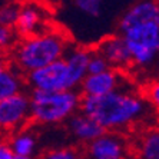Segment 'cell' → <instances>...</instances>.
<instances>
[{
	"instance_id": "cell-1",
	"label": "cell",
	"mask_w": 159,
	"mask_h": 159,
	"mask_svg": "<svg viewBox=\"0 0 159 159\" xmlns=\"http://www.w3.org/2000/svg\"><path fill=\"white\" fill-rule=\"evenodd\" d=\"M118 30L129 49L132 66L138 69L152 66L159 57V2L133 3L120 16Z\"/></svg>"
},
{
	"instance_id": "cell-2",
	"label": "cell",
	"mask_w": 159,
	"mask_h": 159,
	"mask_svg": "<svg viewBox=\"0 0 159 159\" xmlns=\"http://www.w3.org/2000/svg\"><path fill=\"white\" fill-rule=\"evenodd\" d=\"M79 111L93 118L105 130L119 132L142 122L153 109L142 95L123 85L100 96L82 95Z\"/></svg>"
},
{
	"instance_id": "cell-3",
	"label": "cell",
	"mask_w": 159,
	"mask_h": 159,
	"mask_svg": "<svg viewBox=\"0 0 159 159\" xmlns=\"http://www.w3.org/2000/svg\"><path fill=\"white\" fill-rule=\"evenodd\" d=\"M69 46L70 44L65 34L48 29L19 40L13 48V63L20 73L26 75L37 67L62 59Z\"/></svg>"
},
{
	"instance_id": "cell-4",
	"label": "cell",
	"mask_w": 159,
	"mask_h": 159,
	"mask_svg": "<svg viewBox=\"0 0 159 159\" xmlns=\"http://www.w3.org/2000/svg\"><path fill=\"white\" fill-rule=\"evenodd\" d=\"M30 119L40 125H57L66 122L80 109L82 93L76 89L37 90L32 89Z\"/></svg>"
},
{
	"instance_id": "cell-5",
	"label": "cell",
	"mask_w": 159,
	"mask_h": 159,
	"mask_svg": "<svg viewBox=\"0 0 159 159\" xmlns=\"http://www.w3.org/2000/svg\"><path fill=\"white\" fill-rule=\"evenodd\" d=\"M26 83L30 89L37 90H63L72 89L69 82L66 62L57 59L42 67L26 73Z\"/></svg>"
},
{
	"instance_id": "cell-6",
	"label": "cell",
	"mask_w": 159,
	"mask_h": 159,
	"mask_svg": "<svg viewBox=\"0 0 159 159\" xmlns=\"http://www.w3.org/2000/svg\"><path fill=\"white\" fill-rule=\"evenodd\" d=\"M30 119V98L23 90L0 100V129L15 130Z\"/></svg>"
},
{
	"instance_id": "cell-7",
	"label": "cell",
	"mask_w": 159,
	"mask_h": 159,
	"mask_svg": "<svg viewBox=\"0 0 159 159\" xmlns=\"http://www.w3.org/2000/svg\"><path fill=\"white\" fill-rule=\"evenodd\" d=\"M86 155L92 159H122L129 155V149L123 136L105 130L86 145Z\"/></svg>"
},
{
	"instance_id": "cell-8",
	"label": "cell",
	"mask_w": 159,
	"mask_h": 159,
	"mask_svg": "<svg viewBox=\"0 0 159 159\" xmlns=\"http://www.w3.org/2000/svg\"><path fill=\"white\" fill-rule=\"evenodd\" d=\"M48 20L49 13L44 6L36 2H26L20 4L15 27L20 36H32L48 30Z\"/></svg>"
},
{
	"instance_id": "cell-9",
	"label": "cell",
	"mask_w": 159,
	"mask_h": 159,
	"mask_svg": "<svg viewBox=\"0 0 159 159\" xmlns=\"http://www.w3.org/2000/svg\"><path fill=\"white\" fill-rule=\"evenodd\" d=\"M123 85H126L125 78L119 72V69L109 67L99 73H88L85 79L82 80L79 89H80L82 95L100 96V95L109 93L112 90H116Z\"/></svg>"
},
{
	"instance_id": "cell-10",
	"label": "cell",
	"mask_w": 159,
	"mask_h": 159,
	"mask_svg": "<svg viewBox=\"0 0 159 159\" xmlns=\"http://www.w3.org/2000/svg\"><path fill=\"white\" fill-rule=\"evenodd\" d=\"M96 52H99L107 60L111 67L125 69L128 66H132L129 49L126 46L125 39L119 33L113 34V36H107L102 42H99Z\"/></svg>"
},
{
	"instance_id": "cell-11",
	"label": "cell",
	"mask_w": 159,
	"mask_h": 159,
	"mask_svg": "<svg viewBox=\"0 0 159 159\" xmlns=\"http://www.w3.org/2000/svg\"><path fill=\"white\" fill-rule=\"evenodd\" d=\"M66 126L69 133L72 135L76 142L88 145L90 141L98 138L100 133H103L105 129L93 118L83 112H76L66 120Z\"/></svg>"
},
{
	"instance_id": "cell-12",
	"label": "cell",
	"mask_w": 159,
	"mask_h": 159,
	"mask_svg": "<svg viewBox=\"0 0 159 159\" xmlns=\"http://www.w3.org/2000/svg\"><path fill=\"white\" fill-rule=\"evenodd\" d=\"M89 49L75 46V48H67L66 53L63 55V60L66 62L67 73H69V82H70L72 89H79L82 80L88 75V62L90 57Z\"/></svg>"
},
{
	"instance_id": "cell-13",
	"label": "cell",
	"mask_w": 159,
	"mask_h": 159,
	"mask_svg": "<svg viewBox=\"0 0 159 159\" xmlns=\"http://www.w3.org/2000/svg\"><path fill=\"white\" fill-rule=\"evenodd\" d=\"M10 148L15 159H29L36 155L37 139L30 130H20L11 138Z\"/></svg>"
},
{
	"instance_id": "cell-14",
	"label": "cell",
	"mask_w": 159,
	"mask_h": 159,
	"mask_svg": "<svg viewBox=\"0 0 159 159\" xmlns=\"http://www.w3.org/2000/svg\"><path fill=\"white\" fill-rule=\"evenodd\" d=\"M22 89L23 80L20 78V72L13 70L0 60V100L20 92Z\"/></svg>"
},
{
	"instance_id": "cell-15",
	"label": "cell",
	"mask_w": 159,
	"mask_h": 159,
	"mask_svg": "<svg viewBox=\"0 0 159 159\" xmlns=\"http://www.w3.org/2000/svg\"><path fill=\"white\" fill-rule=\"evenodd\" d=\"M138 156L143 159H159V128L146 130L138 142Z\"/></svg>"
},
{
	"instance_id": "cell-16",
	"label": "cell",
	"mask_w": 159,
	"mask_h": 159,
	"mask_svg": "<svg viewBox=\"0 0 159 159\" xmlns=\"http://www.w3.org/2000/svg\"><path fill=\"white\" fill-rule=\"evenodd\" d=\"M19 42V33L15 26H7L0 23V49L6 50H13Z\"/></svg>"
},
{
	"instance_id": "cell-17",
	"label": "cell",
	"mask_w": 159,
	"mask_h": 159,
	"mask_svg": "<svg viewBox=\"0 0 159 159\" xmlns=\"http://www.w3.org/2000/svg\"><path fill=\"white\" fill-rule=\"evenodd\" d=\"M73 6L89 17H99L103 9V0H73Z\"/></svg>"
},
{
	"instance_id": "cell-18",
	"label": "cell",
	"mask_w": 159,
	"mask_h": 159,
	"mask_svg": "<svg viewBox=\"0 0 159 159\" xmlns=\"http://www.w3.org/2000/svg\"><path fill=\"white\" fill-rule=\"evenodd\" d=\"M19 9H20V4H17L16 2L2 3L0 4V23L7 26H15L17 22Z\"/></svg>"
},
{
	"instance_id": "cell-19",
	"label": "cell",
	"mask_w": 159,
	"mask_h": 159,
	"mask_svg": "<svg viewBox=\"0 0 159 159\" xmlns=\"http://www.w3.org/2000/svg\"><path fill=\"white\" fill-rule=\"evenodd\" d=\"M109 67L111 66H109L107 60L99 52H96V50L90 52V57L88 62V73H99V72H103Z\"/></svg>"
},
{
	"instance_id": "cell-20",
	"label": "cell",
	"mask_w": 159,
	"mask_h": 159,
	"mask_svg": "<svg viewBox=\"0 0 159 159\" xmlns=\"http://www.w3.org/2000/svg\"><path fill=\"white\" fill-rule=\"evenodd\" d=\"M145 99L151 105V107L159 113V79L151 82L145 88Z\"/></svg>"
},
{
	"instance_id": "cell-21",
	"label": "cell",
	"mask_w": 159,
	"mask_h": 159,
	"mask_svg": "<svg viewBox=\"0 0 159 159\" xmlns=\"http://www.w3.org/2000/svg\"><path fill=\"white\" fill-rule=\"evenodd\" d=\"M80 155L72 148H59L46 153V158L49 159H76Z\"/></svg>"
},
{
	"instance_id": "cell-22",
	"label": "cell",
	"mask_w": 159,
	"mask_h": 159,
	"mask_svg": "<svg viewBox=\"0 0 159 159\" xmlns=\"http://www.w3.org/2000/svg\"><path fill=\"white\" fill-rule=\"evenodd\" d=\"M0 159H15L13 151L10 148V143L0 142Z\"/></svg>"
},
{
	"instance_id": "cell-23",
	"label": "cell",
	"mask_w": 159,
	"mask_h": 159,
	"mask_svg": "<svg viewBox=\"0 0 159 159\" xmlns=\"http://www.w3.org/2000/svg\"><path fill=\"white\" fill-rule=\"evenodd\" d=\"M3 56H4V52L0 49V60H3Z\"/></svg>"
}]
</instances>
